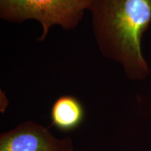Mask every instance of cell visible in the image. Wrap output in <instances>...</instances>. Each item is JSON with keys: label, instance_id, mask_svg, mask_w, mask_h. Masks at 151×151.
<instances>
[{"label": "cell", "instance_id": "6da1fadb", "mask_svg": "<svg viewBox=\"0 0 151 151\" xmlns=\"http://www.w3.org/2000/svg\"><path fill=\"white\" fill-rule=\"evenodd\" d=\"M88 11L103 56L120 64L132 80L146 78L150 70L141 39L151 23V0H92Z\"/></svg>", "mask_w": 151, "mask_h": 151}, {"label": "cell", "instance_id": "7a4b0ae2", "mask_svg": "<svg viewBox=\"0 0 151 151\" xmlns=\"http://www.w3.org/2000/svg\"><path fill=\"white\" fill-rule=\"evenodd\" d=\"M92 0H0V17L7 22L20 23L37 20L42 27L39 41H43L52 26L66 30L78 25Z\"/></svg>", "mask_w": 151, "mask_h": 151}, {"label": "cell", "instance_id": "3957f363", "mask_svg": "<svg viewBox=\"0 0 151 151\" xmlns=\"http://www.w3.org/2000/svg\"><path fill=\"white\" fill-rule=\"evenodd\" d=\"M0 151H73L71 138H57L48 128L25 121L0 135Z\"/></svg>", "mask_w": 151, "mask_h": 151}, {"label": "cell", "instance_id": "277c9868", "mask_svg": "<svg viewBox=\"0 0 151 151\" xmlns=\"http://www.w3.org/2000/svg\"><path fill=\"white\" fill-rule=\"evenodd\" d=\"M81 101L71 95H63L55 101L51 109L52 124L63 131H69L80 125L84 118Z\"/></svg>", "mask_w": 151, "mask_h": 151}, {"label": "cell", "instance_id": "5b68a950", "mask_svg": "<svg viewBox=\"0 0 151 151\" xmlns=\"http://www.w3.org/2000/svg\"><path fill=\"white\" fill-rule=\"evenodd\" d=\"M0 98H1V101H0V110L1 113H4L6 109V107L9 105V101L7 97H6L4 92L1 90V94H0Z\"/></svg>", "mask_w": 151, "mask_h": 151}]
</instances>
